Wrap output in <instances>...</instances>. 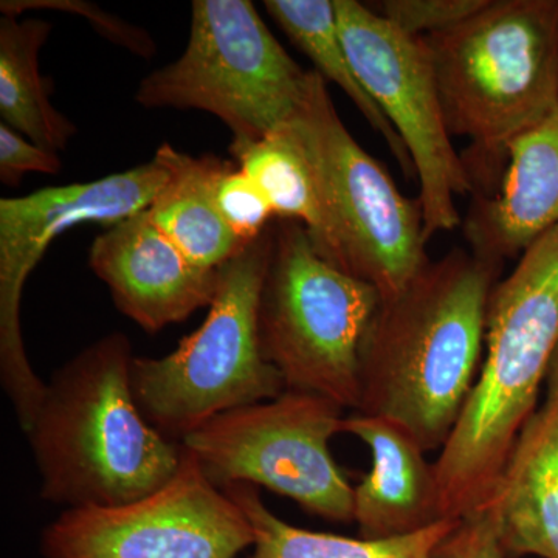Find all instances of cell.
<instances>
[{"mask_svg":"<svg viewBox=\"0 0 558 558\" xmlns=\"http://www.w3.org/2000/svg\"><path fill=\"white\" fill-rule=\"evenodd\" d=\"M0 10L3 16L14 17L27 10H54L78 14L86 17L92 27L110 43L124 47L146 60L156 53V43L148 33L84 0H2Z\"/></svg>","mask_w":558,"mask_h":558,"instance_id":"24","label":"cell"},{"mask_svg":"<svg viewBox=\"0 0 558 558\" xmlns=\"http://www.w3.org/2000/svg\"><path fill=\"white\" fill-rule=\"evenodd\" d=\"M425 43L451 137L470 142L473 196H490L512 143L557 108L558 0H488Z\"/></svg>","mask_w":558,"mask_h":558,"instance_id":"4","label":"cell"},{"mask_svg":"<svg viewBox=\"0 0 558 558\" xmlns=\"http://www.w3.org/2000/svg\"><path fill=\"white\" fill-rule=\"evenodd\" d=\"M436 558H508L499 543L497 519L490 506L462 517L440 543Z\"/></svg>","mask_w":558,"mask_h":558,"instance_id":"25","label":"cell"},{"mask_svg":"<svg viewBox=\"0 0 558 558\" xmlns=\"http://www.w3.org/2000/svg\"><path fill=\"white\" fill-rule=\"evenodd\" d=\"M274 248V226L219 267L218 290L199 328L163 357H137L131 387L146 421L182 442L209 418L286 391L260 351V293Z\"/></svg>","mask_w":558,"mask_h":558,"instance_id":"6","label":"cell"},{"mask_svg":"<svg viewBox=\"0 0 558 558\" xmlns=\"http://www.w3.org/2000/svg\"><path fill=\"white\" fill-rule=\"evenodd\" d=\"M380 300L369 282L323 258L303 223H274L258 332L286 389L357 410L363 344Z\"/></svg>","mask_w":558,"mask_h":558,"instance_id":"7","label":"cell"},{"mask_svg":"<svg viewBox=\"0 0 558 558\" xmlns=\"http://www.w3.org/2000/svg\"><path fill=\"white\" fill-rule=\"evenodd\" d=\"M89 264L117 310L150 333L209 307L218 290L219 270L194 264L148 209L98 234Z\"/></svg>","mask_w":558,"mask_h":558,"instance_id":"13","label":"cell"},{"mask_svg":"<svg viewBox=\"0 0 558 558\" xmlns=\"http://www.w3.org/2000/svg\"><path fill=\"white\" fill-rule=\"evenodd\" d=\"M499 271L454 248L380 300L363 344L354 413L396 422L425 451L442 449L478 379Z\"/></svg>","mask_w":558,"mask_h":558,"instance_id":"1","label":"cell"},{"mask_svg":"<svg viewBox=\"0 0 558 558\" xmlns=\"http://www.w3.org/2000/svg\"><path fill=\"white\" fill-rule=\"evenodd\" d=\"M310 163L317 186L319 229L310 234L319 255L337 269L398 295L424 269V216L403 196L387 170L344 126L328 83L307 73L303 97L278 128Z\"/></svg>","mask_w":558,"mask_h":558,"instance_id":"5","label":"cell"},{"mask_svg":"<svg viewBox=\"0 0 558 558\" xmlns=\"http://www.w3.org/2000/svg\"><path fill=\"white\" fill-rule=\"evenodd\" d=\"M238 167L269 202L279 219L296 220L307 233L319 229V201L314 175L300 149L281 130L255 142H231Z\"/></svg>","mask_w":558,"mask_h":558,"instance_id":"21","label":"cell"},{"mask_svg":"<svg viewBox=\"0 0 558 558\" xmlns=\"http://www.w3.org/2000/svg\"><path fill=\"white\" fill-rule=\"evenodd\" d=\"M558 226V105L512 143L497 193L473 196L464 222L469 250L488 263L519 259Z\"/></svg>","mask_w":558,"mask_h":558,"instance_id":"14","label":"cell"},{"mask_svg":"<svg viewBox=\"0 0 558 558\" xmlns=\"http://www.w3.org/2000/svg\"><path fill=\"white\" fill-rule=\"evenodd\" d=\"M486 506L508 558H558V349L545 399L521 429Z\"/></svg>","mask_w":558,"mask_h":558,"instance_id":"16","label":"cell"},{"mask_svg":"<svg viewBox=\"0 0 558 558\" xmlns=\"http://www.w3.org/2000/svg\"><path fill=\"white\" fill-rule=\"evenodd\" d=\"M220 488L252 524L255 539L247 558H436L440 543L459 521L442 520L403 537L351 538L286 523L264 505L258 487L252 484L231 483Z\"/></svg>","mask_w":558,"mask_h":558,"instance_id":"18","label":"cell"},{"mask_svg":"<svg viewBox=\"0 0 558 558\" xmlns=\"http://www.w3.org/2000/svg\"><path fill=\"white\" fill-rule=\"evenodd\" d=\"M218 205L223 219L242 244L263 236L275 216L263 191L238 165H231L220 179Z\"/></svg>","mask_w":558,"mask_h":558,"instance_id":"23","label":"cell"},{"mask_svg":"<svg viewBox=\"0 0 558 558\" xmlns=\"http://www.w3.org/2000/svg\"><path fill=\"white\" fill-rule=\"evenodd\" d=\"M307 73L248 0H194L185 51L142 80L135 101L204 110L227 124L233 142H255L289 120Z\"/></svg>","mask_w":558,"mask_h":558,"instance_id":"8","label":"cell"},{"mask_svg":"<svg viewBox=\"0 0 558 558\" xmlns=\"http://www.w3.org/2000/svg\"><path fill=\"white\" fill-rule=\"evenodd\" d=\"M168 180L149 205L150 219L194 264L216 270L234 258L242 244L218 205L220 179L233 163L215 156H190L170 143L156 153Z\"/></svg>","mask_w":558,"mask_h":558,"instance_id":"17","label":"cell"},{"mask_svg":"<svg viewBox=\"0 0 558 558\" xmlns=\"http://www.w3.org/2000/svg\"><path fill=\"white\" fill-rule=\"evenodd\" d=\"M341 433L371 451V470L354 486L352 515L360 538L416 534L444 519L435 462L405 428L379 416H344Z\"/></svg>","mask_w":558,"mask_h":558,"instance_id":"15","label":"cell"},{"mask_svg":"<svg viewBox=\"0 0 558 558\" xmlns=\"http://www.w3.org/2000/svg\"><path fill=\"white\" fill-rule=\"evenodd\" d=\"M264 7L284 35L314 62L315 72L347 94L366 123L387 143L407 178L416 179L409 150L352 69L333 0H266Z\"/></svg>","mask_w":558,"mask_h":558,"instance_id":"20","label":"cell"},{"mask_svg":"<svg viewBox=\"0 0 558 558\" xmlns=\"http://www.w3.org/2000/svg\"><path fill=\"white\" fill-rule=\"evenodd\" d=\"M558 349V226L537 238L488 299L478 379L435 461L444 519L487 505L538 409Z\"/></svg>","mask_w":558,"mask_h":558,"instance_id":"3","label":"cell"},{"mask_svg":"<svg viewBox=\"0 0 558 558\" xmlns=\"http://www.w3.org/2000/svg\"><path fill=\"white\" fill-rule=\"evenodd\" d=\"M488 0H384L371 9L377 11L400 32L428 38L450 31L487 5Z\"/></svg>","mask_w":558,"mask_h":558,"instance_id":"22","label":"cell"},{"mask_svg":"<svg viewBox=\"0 0 558 558\" xmlns=\"http://www.w3.org/2000/svg\"><path fill=\"white\" fill-rule=\"evenodd\" d=\"M343 418L337 403L286 389L209 418L180 444L218 487H266L319 519L352 523L354 486L329 447Z\"/></svg>","mask_w":558,"mask_h":558,"instance_id":"9","label":"cell"},{"mask_svg":"<svg viewBox=\"0 0 558 558\" xmlns=\"http://www.w3.org/2000/svg\"><path fill=\"white\" fill-rule=\"evenodd\" d=\"M50 32V22L43 20H0V116L24 137L58 153L76 128L53 108L39 73V50Z\"/></svg>","mask_w":558,"mask_h":558,"instance_id":"19","label":"cell"},{"mask_svg":"<svg viewBox=\"0 0 558 558\" xmlns=\"http://www.w3.org/2000/svg\"><path fill=\"white\" fill-rule=\"evenodd\" d=\"M167 180V168L154 157L132 170L90 182L0 201V381L22 432L38 413L47 388L33 369L22 337L25 282L51 241L73 227L100 223L109 229L145 211Z\"/></svg>","mask_w":558,"mask_h":558,"instance_id":"11","label":"cell"},{"mask_svg":"<svg viewBox=\"0 0 558 558\" xmlns=\"http://www.w3.org/2000/svg\"><path fill=\"white\" fill-rule=\"evenodd\" d=\"M333 5L355 75L413 161L425 238L458 229V199L473 196V185L447 128L425 38L400 32L357 0H333Z\"/></svg>","mask_w":558,"mask_h":558,"instance_id":"10","label":"cell"},{"mask_svg":"<svg viewBox=\"0 0 558 558\" xmlns=\"http://www.w3.org/2000/svg\"><path fill=\"white\" fill-rule=\"evenodd\" d=\"M253 539L240 506L182 446L167 486L113 508L65 509L40 548L44 558H236Z\"/></svg>","mask_w":558,"mask_h":558,"instance_id":"12","label":"cell"},{"mask_svg":"<svg viewBox=\"0 0 558 558\" xmlns=\"http://www.w3.org/2000/svg\"><path fill=\"white\" fill-rule=\"evenodd\" d=\"M61 160L58 153L36 145L32 140L0 123V180L17 185L27 172L58 174Z\"/></svg>","mask_w":558,"mask_h":558,"instance_id":"26","label":"cell"},{"mask_svg":"<svg viewBox=\"0 0 558 558\" xmlns=\"http://www.w3.org/2000/svg\"><path fill=\"white\" fill-rule=\"evenodd\" d=\"M135 355L112 332L73 355L47 381L25 429L40 495L65 509L113 508L167 486L182 446L146 421L131 387Z\"/></svg>","mask_w":558,"mask_h":558,"instance_id":"2","label":"cell"}]
</instances>
